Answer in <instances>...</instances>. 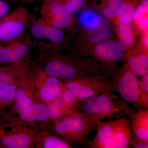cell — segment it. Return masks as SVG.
I'll return each instance as SVG.
<instances>
[{
	"instance_id": "1",
	"label": "cell",
	"mask_w": 148,
	"mask_h": 148,
	"mask_svg": "<svg viewBox=\"0 0 148 148\" xmlns=\"http://www.w3.org/2000/svg\"><path fill=\"white\" fill-rule=\"evenodd\" d=\"M42 53L38 65L50 76L67 83L93 75H103L100 64L88 56H65L51 48Z\"/></svg>"
},
{
	"instance_id": "2",
	"label": "cell",
	"mask_w": 148,
	"mask_h": 148,
	"mask_svg": "<svg viewBox=\"0 0 148 148\" xmlns=\"http://www.w3.org/2000/svg\"><path fill=\"white\" fill-rule=\"evenodd\" d=\"M80 102V112L92 124L110 119L127 116L130 118L135 111L113 92H107Z\"/></svg>"
},
{
	"instance_id": "3",
	"label": "cell",
	"mask_w": 148,
	"mask_h": 148,
	"mask_svg": "<svg viewBox=\"0 0 148 148\" xmlns=\"http://www.w3.org/2000/svg\"><path fill=\"white\" fill-rule=\"evenodd\" d=\"M96 133L86 147L89 148H128L134 136L129 119L122 117L102 121L96 125Z\"/></svg>"
},
{
	"instance_id": "4",
	"label": "cell",
	"mask_w": 148,
	"mask_h": 148,
	"mask_svg": "<svg viewBox=\"0 0 148 148\" xmlns=\"http://www.w3.org/2000/svg\"><path fill=\"white\" fill-rule=\"evenodd\" d=\"M95 129L96 125L79 112L52 122L49 130L74 147L86 145L88 135Z\"/></svg>"
},
{
	"instance_id": "5",
	"label": "cell",
	"mask_w": 148,
	"mask_h": 148,
	"mask_svg": "<svg viewBox=\"0 0 148 148\" xmlns=\"http://www.w3.org/2000/svg\"><path fill=\"white\" fill-rule=\"evenodd\" d=\"M113 92L135 109H148V95L143 92L138 76L123 65L118 67L109 77Z\"/></svg>"
},
{
	"instance_id": "6",
	"label": "cell",
	"mask_w": 148,
	"mask_h": 148,
	"mask_svg": "<svg viewBox=\"0 0 148 148\" xmlns=\"http://www.w3.org/2000/svg\"><path fill=\"white\" fill-rule=\"evenodd\" d=\"M130 49L119 40L110 39L75 55L88 56L100 64L104 75H110L125 58Z\"/></svg>"
},
{
	"instance_id": "7",
	"label": "cell",
	"mask_w": 148,
	"mask_h": 148,
	"mask_svg": "<svg viewBox=\"0 0 148 148\" xmlns=\"http://www.w3.org/2000/svg\"><path fill=\"white\" fill-rule=\"evenodd\" d=\"M111 21L99 15L93 17L86 28L80 34L74 52L77 54L83 51L110 39L113 34Z\"/></svg>"
},
{
	"instance_id": "8",
	"label": "cell",
	"mask_w": 148,
	"mask_h": 148,
	"mask_svg": "<svg viewBox=\"0 0 148 148\" xmlns=\"http://www.w3.org/2000/svg\"><path fill=\"white\" fill-rule=\"evenodd\" d=\"M66 87L79 101L104 92H113L110 79L102 75H90L66 83Z\"/></svg>"
},
{
	"instance_id": "9",
	"label": "cell",
	"mask_w": 148,
	"mask_h": 148,
	"mask_svg": "<svg viewBox=\"0 0 148 148\" xmlns=\"http://www.w3.org/2000/svg\"><path fill=\"white\" fill-rule=\"evenodd\" d=\"M12 129L8 131L0 127V144L8 148L35 147L45 130L10 123Z\"/></svg>"
},
{
	"instance_id": "10",
	"label": "cell",
	"mask_w": 148,
	"mask_h": 148,
	"mask_svg": "<svg viewBox=\"0 0 148 148\" xmlns=\"http://www.w3.org/2000/svg\"><path fill=\"white\" fill-rule=\"evenodd\" d=\"M34 88L38 101L47 105L66 89V83L48 75L39 66L32 68Z\"/></svg>"
},
{
	"instance_id": "11",
	"label": "cell",
	"mask_w": 148,
	"mask_h": 148,
	"mask_svg": "<svg viewBox=\"0 0 148 148\" xmlns=\"http://www.w3.org/2000/svg\"><path fill=\"white\" fill-rule=\"evenodd\" d=\"M16 114L17 116L9 117L10 123L41 131H48L52 123L48 113L47 105L40 101L35 102Z\"/></svg>"
},
{
	"instance_id": "12",
	"label": "cell",
	"mask_w": 148,
	"mask_h": 148,
	"mask_svg": "<svg viewBox=\"0 0 148 148\" xmlns=\"http://www.w3.org/2000/svg\"><path fill=\"white\" fill-rule=\"evenodd\" d=\"M29 12L19 7L0 19V42H9L21 36L27 27Z\"/></svg>"
},
{
	"instance_id": "13",
	"label": "cell",
	"mask_w": 148,
	"mask_h": 148,
	"mask_svg": "<svg viewBox=\"0 0 148 148\" xmlns=\"http://www.w3.org/2000/svg\"><path fill=\"white\" fill-rule=\"evenodd\" d=\"M41 16L48 24L60 29H71L78 23L74 14L64 10L54 0H45L40 10Z\"/></svg>"
},
{
	"instance_id": "14",
	"label": "cell",
	"mask_w": 148,
	"mask_h": 148,
	"mask_svg": "<svg viewBox=\"0 0 148 148\" xmlns=\"http://www.w3.org/2000/svg\"><path fill=\"white\" fill-rule=\"evenodd\" d=\"M37 101H38L35 93L32 68L30 67L19 79L16 98L13 104L12 115Z\"/></svg>"
},
{
	"instance_id": "15",
	"label": "cell",
	"mask_w": 148,
	"mask_h": 148,
	"mask_svg": "<svg viewBox=\"0 0 148 148\" xmlns=\"http://www.w3.org/2000/svg\"><path fill=\"white\" fill-rule=\"evenodd\" d=\"M30 43L28 40H14L0 45V64H17L28 58Z\"/></svg>"
},
{
	"instance_id": "16",
	"label": "cell",
	"mask_w": 148,
	"mask_h": 148,
	"mask_svg": "<svg viewBox=\"0 0 148 148\" xmlns=\"http://www.w3.org/2000/svg\"><path fill=\"white\" fill-rule=\"evenodd\" d=\"M33 36L36 39H46L53 45L64 42L65 34L62 29L53 27L41 17L34 21L31 27Z\"/></svg>"
},
{
	"instance_id": "17",
	"label": "cell",
	"mask_w": 148,
	"mask_h": 148,
	"mask_svg": "<svg viewBox=\"0 0 148 148\" xmlns=\"http://www.w3.org/2000/svg\"><path fill=\"white\" fill-rule=\"evenodd\" d=\"M129 49L125 56L124 66L137 76L148 73V52L139 46Z\"/></svg>"
},
{
	"instance_id": "18",
	"label": "cell",
	"mask_w": 148,
	"mask_h": 148,
	"mask_svg": "<svg viewBox=\"0 0 148 148\" xmlns=\"http://www.w3.org/2000/svg\"><path fill=\"white\" fill-rule=\"evenodd\" d=\"M129 120L134 137L148 141V109H138Z\"/></svg>"
},
{
	"instance_id": "19",
	"label": "cell",
	"mask_w": 148,
	"mask_h": 148,
	"mask_svg": "<svg viewBox=\"0 0 148 148\" xmlns=\"http://www.w3.org/2000/svg\"><path fill=\"white\" fill-rule=\"evenodd\" d=\"M142 0H122L112 22L131 24L134 20L135 10Z\"/></svg>"
},
{
	"instance_id": "20",
	"label": "cell",
	"mask_w": 148,
	"mask_h": 148,
	"mask_svg": "<svg viewBox=\"0 0 148 148\" xmlns=\"http://www.w3.org/2000/svg\"><path fill=\"white\" fill-rule=\"evenodd\" d=\"M115 25L118 40L130 49L135 47L137 43V32L131 24L118 23Z\"/></svg>"
},
{
	"instance_id": "21",
	"label": "cell",
	"mask_w": 148,
	"mask_h": 148,
	"mask_svg": "<svg viewBox=\"0 0 148 148\" xmlns=\"http://www.w3.org/2000/svg\"><path fill=\"white\" fill-rule=\"evenodd\" d=\"M122 0H93V5L101 16L112 22Z\"/></svg>"
},
{
	"instance_id": "22",
	"label": "cell",
	"mask_w": 148,
	"mask_h": 148,
	"mask_svg": "<svg viewBox=\"0 0 148 148\" xmlns=\"http://www.w3.org/2000/svg\"><path fill=\"white\" fill-rule=\"evenodd\" d=\"M35 147L42 148H73L75 147L57 135L45 131Z\"/></svg>"
},
{
	"instance_id": "23",
	"label": "cell",
	"mask_w": 148,
	"mask_h": 148,
	"mask_svg": "<svg viewBox=\"0 0 148 148\" xmlns=\"http://www.w3.org/2000/svg\"><path fill=\"white\" fill-rule=\"evenodd\" d=\"M47 107L49 116L51 122L79 112H75L67 109L61 104L58 99L47 104Z\"/></svg>"
},
{
	"instance_id": "24",
	"label": "cell",
	"mask_w": 148,
	"mask_h": 148,
	"mask_svg": "<svg viewBox=\"0 0 148 148\" xmlns=\"http://www.w3.org/2000/svg\"><path fill=\"white\" fill-rule=\"evenodd\" d=\"M19 81L0 89V108L4 109L13 105Z\"/></svg>"
},
{
	"instance_id": "25",
	"label": "cell",
	"mask_w": 148,
	"mask_h": 148,
	"mask_svg": "<svg viewBox=\"0 0 148 148\" xmlns=\"http://www.w3.org/2000/svg\"><path fill=\"white\" fill-rule=\"evenodd\" d=\"M63 106L75 112H80V102L75 95L67 89H65L57 98Z\"/></svg>"
},
{
	"instance_id": "26",
	"label": "cell",
	"mask_w": 148,
	"mask_h": 148,
	"mask_svg": "<svg viewBox=\"0 0 148 148\" xmlns=\"http://www.w3.org/2000/svg\"><path fill=\"white\" fill-rule=\"evenodd\" d=\"M64 10L74 14L84 7L87 0H54Z\"/></svg>"
},
{
	"instance_id": "27",
	"label": "cell",
	"mask_w": 148,
	"mask_h": 148,
	"mask_svg": "<svg viewBox=\"0 0 148 148\" xmlns=\"http://www.w3.org/2000/svg\"><path fill=\"white\" fill-rule=\"evenodd\" d=\"M148 14V0H142L135 10L133 22Z\"/></svg>"
},
{
	"instance_id": "28",
	"label": "cell",
	"mask_w": 148,
	"mask_h": 148,
	"mask_svg": "<svg viewBox=\"0 0 148 148\" xmlns=\"http://www.w3.org/2000/svg\"><path fill=\"white\" fill-rule=\"evenodd\" d=\"M134 23L138 31H140L142 34L148 32V14L143 16Z\"/></svg>"
},
{
	"instance_id": "29",
	"label": "cell",
	"mask_w": 148,
	"mask_h": 148,
	"mask_svg": "<svg viewBox=\"0 0 148 148\" xmlns=\"http://www.w3.org/2000/svg\"><path fill=\"white\" fill-rule=\"evenodd\" d=\"M130 146L134 148H148V141L139 140L134 137L130 142Z\"/></svg>"
},
{
	"instance_id": "30",
	"label": "cell",
	"mask_w": 148,
	"mask_h": 148,
	"mask_svg": "<svg viewBox=\"0 0 148 148\" xmlns=\"http://www.w3.org/2000/svg\"><path fill=\"white\" fill-rule=\"evenodd\" d=\"M138 46L148 52V32L142 33Z\"/></svg>"
},
{
	"instance_id": "31",
	"label": "cell",
	"mask_w": 148,
	"mask_h": 148,
	"mask_svg": "<svg viewBox=\"0 0 148 148\" xmlns=\"http://www.w3.org/2000/svg\"><path fill=\"white\" fill-rule=\"evenodd\" d=\"M140 81L141 89L144 93L148 95V73L143 76Z\"/></svg>"
},
{
	"instance_id": "32",
	"label": "cell",
	"mask_w": 148,
	"mask_h": 148,
	"mask_svg": "<svg viewBox=\"0 0 148 148\" xmlns=\"http://www.w3.org/2000/svg\"><path fill=\"white\" fill-rule=\"evenodd\" d=\"M9 9L10 7L8 4L3 0H0V19L5 16Z\"/></svg>"
},
{
	"instance_id": "33",
	"label": "cell",
	"mask_w": 148,
	"mask_h": 148,
	"mask_svg": "<svg viewBox=\"0 0 148 148\" xmlns=\"http://www.w3.org/2000/svg\"><path fill=\"white\" fill-rule=\"evenodd\" d=\"M24 1L27 2H32L34 1H36V0H23Z\"/></svg>"
},
{
	"instance_id": "34",
	"label": "cell",
	"mask_w": 148,
	"mask_h": 148,
	"mask_svg": "<svg viewBox=\"0 0 148 148\" xmlns=\"http://www.w3.org/2000/svg\"><path fill=\"white\" fill-rule=\"evenodd\" d=\"M3 66H0V69H1L2 68Z\"/></svg>"
},
{
	"instance_id": "35",
	"label": "cell",
	"mask_w": 148,
	"mask_h": 148,
	"mask_svg": "<svg viewBox=\"0 0 148 148\" xmlns=\"http://www.w3.org/2000/svg\"><path fill=\"white\" fill-rule=\"evenodd\" d=\"M13 1H17V0H13Z\"/></svg>"
},
{
	"instance_id": "36",
	"label": "cell",
	"mask_w": 148,
	"mask_h": 148,
	"mask_svg": "<svg viewBox=\"0 0 148 148\" xmlns=\"http://www.w3.org/2000/svg\"><path fill=\"white\" fill-rule=\"evenodd\" d=\"M1 42H0V45H1Z\"/></svg>"
}]
</instances>
